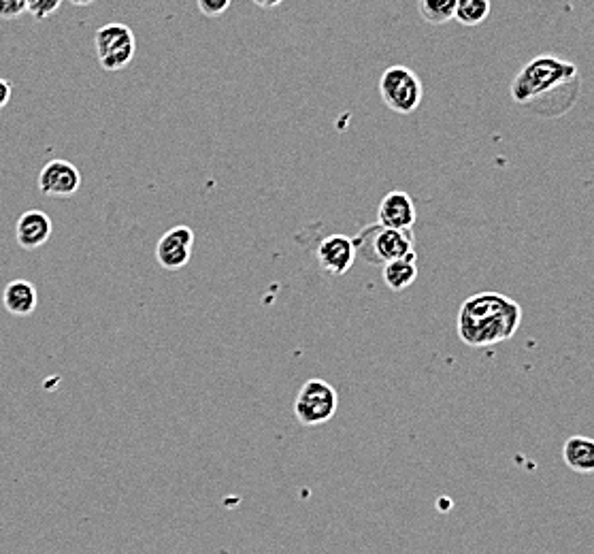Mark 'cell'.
<instances>
[{
    "mask_svg": "<svg viewBox=\"0 0 594 554\" xmlns=\"http://www.w3.org/2000/svg\"><path fill=\"white\" fill-rule=\"evenodd\" d=\"M577 92H580V73H577L575 64L550 54L526 62L511 81L514 101L524 107H533V111L541 116L546 105H552L548 107L550 116H560L556 101L569 109L577 99Z\"/></svg>",
    "mask_w": 594,
    "mask_h": 554,
    "instance_id": "cell-1",
    "label": "cell"
},
{
    "mask_svg": "<svg viewBox=\"0 0 594 554\" xmlns=\"http://www.w3.org/2000/svg\"><path fill=\"white\" fill-rule=\"evenodd\" d=\"M522 307L501 292L484 290L460 305L456 331L469 348H488L509 341L520 329Z\"/></svg>",
    "mask_w": 594,
    "mask_h": 554,
    "instance_id": "cell-2",
    "label": "cell"
},
{
    "mask_svg": "<svg viewBox=\"0 0 594 554\" xmlns=\"http://www.w3.org/2000/svg\"><path fill=\"white\" fill-rule=\"evenodd\" d=\"M356 254L367 260L369 265L382 267L390 260L403 258L416 252L414 231H403V228H388L382 224L365 226L354 237Z\"/></svg>",
    "mask_w": 594,
    "mask_h": 554,
    "instance_id": "cell-3",
    "label": "cell"
},
{
    "mask_svg": "<svg viewBox=\"0 0 594 554\" xmlns=\"http://www.w3.org/2000/svg\"><path fill=\"white\" fill-rule=\"evenodd\" d=\"M379 94H382V101L390 111L399 113V116H409L420 107L424 90L416 71L403 67V64H394L379 79Z\"/></svg>",
    "mask_w": 594,
    "mask_h": 554,
    "instance_id": "cell-4",
    "label": "cell"
},
{
    "mask_svg": "<svg viewBox=\"0 0 594 554\" xmlns=\"http://www.w3.org/2000/svg\"><path fill=\"white\" fill-rule=\"evenodd\" d=\"M94 50L96 60L109 73L122 71L132 62L137 54V39L135 32L126 24L111 22L96 30L94 35Z\"/></svg>",
    "mask_w": 594,
    "mask_h": 554,
    "instance_id": "cell-5",
    "label": "cell"
},
{
    "mask_svg": "<svg viewBox=\"0 0 594 554\" xmlns=\"http://www.w3.org/2000/svg\"><path fill=\"white\" fill-rule=\"evenodd\" d=\"M337 390L324 380H307L294 399V416L303 427H318L337 414Z\"/></svg>",
    "mask_w": 594,
    "mask_h": 554,
    "instance_id": "cell-6",
    "label": "cell"
},
{
    "mask_svg": "<svg viewBox=\"0 0 594 554\" xmlns=\"http://www.w3.org/2000/svg\"><path fill=\"white\" fill-rule=\"evenodd\" d=\"M194 239L196 237L190 226H173L171 231H167L158 239V246H156L158 265L167 271L184 269L192 258Z\"/></svg>",
    "mask_w": 594,
    "mask_h": 554,
    "instance_id": "cell-7",
    "label": "cell"
},
{
    "mask_svg": "<svg viewBox=\"0 0 594 554\" xmlns=\"http://www.w3.org/2000/svg\"><path fill=\"white\" fill-rule=\"evenodd\" d=\"M79 186L81 173L69 160H49L39 173V190L45 197H73Z\"/></svg>",
    "mask_w": 594,
    "mask_h": 554,
    "instance_id": "cell-8",
    "label": "cell"
},
{
    "mask_svg": "<svg viewBox=\"0 0 594 554\" xmlns=\"http://www.w3.org/2000/svg\"><path fill=\"white\" fill-rule=\"evenodd\" d=\"M356 246L354 239L348 235H328L320 241L316 250V260L322 271L328 275L341 277L348 273L356 260Z\"/></svg>",
    "mask_w": 594,
    "mask_h": 554,
    "instance_id": "cell-9",
    "label": "cell"
},
{
    "mask_svg": "<svg viewBox=\"0 0 594 554\" xmlns=\"http://www.w3.org/2000/svg\"><path fill=\"white\" fill-rule=\"evenodd\" d=\"M418 220L416 214V203L403 190H392L379 203L377 209V224L388 226V228H403V231H411Z\"/></svg>",
    "mask_w": 594,
    "mask_h": 554,
    "instance_id": "cell-10",
    "label": "cell"
},
{
    "mask_svg": "<svg viewBox=\"0 0 594 554\" xmlns=\"http://www.w3.org/2000/svg\"><path fill=\"white\" fill-rule=\"evenodd\" d=\"M52 231H54L52 218H49L41 209H30L20 216L18 226H15V237H18L20 248L37 250L49 241Z\"/></svg>",
    "mask_w": 594,
    "mask_h": 554,
    "instance_id": "cell-11",
    "label": "cell"
},
{
    "mask_svg": "<svg viewBox=\"0 0 594 554\" xmlns=\"http://www.w3.org/2000/svg\"><path fill=\"white\" fill-rule=\"evenodd\" d=\"M37 288L28 280H13L3 290V305L13 316H30L37 309Z\"/></svg>",
    "mask_w": 594,
    "mask_h": 554,
    "instance_id": "cell-12",
    "label": "cell"
},
{
    "mask_svg": "<svg viewBox=\"0 0 594 554\" xmlns=\"http://www.w3.org/2000/svg\"><path fill=\"white\" fill-rule=\"evenodd\" d=\"M382 280L392 292L407 290L411 284L418 280V258L416 252H411L403 258L390 260L382 265Z\"/></svg>",
    "mask_w": 594,
    "mask_h": 554,
    "instance_id": "cell-13",
    "label": "cell"
},
{
    "mask_svg": "<svg viewBox=\"0 0 594 554\" xmlns=\"http://www.w3.org/2000/svg\"><path fill=\"white\" fill-rule=\"evenodd\" d=\"M563 461L575 474L594 471V439L586 435H573L563 446Z\"/></svg>",
    "mask_w": 594,
    "mask_h": 554,
    "instance_id": "cell-14",
    "label": "cell"
},
{
    "mask_svg": "<svg viewBox=\"0 0 594 554\" xmlns=\"http://www.w3.org/2000/svg\"><path fill=\"white\" fill-rule=\"evenodd\" d=\"M490 15V0H456L454 20L462 26H480Z\"/></svg>",
    "mask_w": 594,
    "mask_h": 554,
    "instance_id": "cell-15",
    "label": "cell"
},
{
    "mask_svg": "<svg viewBox=\"0 0 594 554\" xmlns=\"http://www.w3.org/2000/svg\"><path fill=\"white\" fill-rule=\"evenodd\" d=\"M418 11L428 24H448L454 20L456 0H418Z\"/></svg>",
    "mask_w": 594,
    "mask_h": 554,
    "instance_id": "cell-16",
    "label": "cell"
},
{
    "mask_svg": "<svg viewBox=\"0 0 594 554\" xmlns=\"http://www.w3.org/2000/svg\"><path fill=\"white\" fill-rule=\"evenodd\" d=\"M198 11H201L205 18H218V15L226 13L233 5V0H196Z\"/></svg>",
    "mask_w": 594,
    "mask_h": 554,
    "instance_id": "cell-17",
    "label": "cell"
},
{
    "mask_svg": "<svg viewBox=\"0 0 594 554\" xmlns=\"http://www.w3.org/2000/svg\"><path fill=\"white\" fill-rule=\"evenodd\" d=\"M60 5H62V0H35V3L28 7V13L35 20H45L52 13H56L60 9Z\"/></svg>",
    "mask_w": 594,
    "mask_h": 554,
    "instance_id": "cell-18",
    "label": "cell"
},
{
    "mask_svg": "<svg viewBox=\"0 0 594 554\" xmlns=\"http://www.w3.org/2000/svg\"><path fill=\"white\" fill-rule=\"evenodd\" d=\"M26 13L24 0H0V20H15Z\"/></svg>",
    "mask_w": 594,
    "mask_h": 554,
    "instance_id": "cell-19",
    "label": "cell"
},
{
    "mask_svg": "<svg viewBox=\"0 0 594 554\" xmlns=\"http://www.w3.org/2000/svg\"><path fill=\"white\" fill-rule=\"evenodd\" d=\"M9 101H11V84L7 79H0V109L7 107Z\"/></svg>",
    "mask_w": 594,
    "mask_h": 554,
    "instance_id": "cell-20",
    "label": "cell"
},
{
    "mask_svg": "<svg viewBox=\"0 0 594 554\" xmlns=\"http://www.w3.org/2000/svg\"><path fill=\"white\" fill-rule=\"evenodd\" d=\"M254 5H258L260 9H275L284 3V0H252Z\"/></svg>",
    "mask_w": 594,
    "mask_h": 554,
    "instance_id": "cell-21",
    "label": "cell"
},
{
    "mask_svg": "<svg viewBox=\"0 0 594 554\" xmlns=\"http://www.w3.org/2000/svg\"><path fill=\"white\" fill-rule=\"evenodd\" d=\"M69 3H73L75 7H88V5L96 3V0H69Z\"/></svg>",
    "mask_w": 594,
    "mask_h": 554,
    "instance_id": "cell-22",
    "label": "cell"
},
{
    "mask_svg": "<svg viewBox=\"0 0 594 554\" xmlns=\"http://www.w3.org/2000/svg\"><path fill=\"white\" fill-rule=\"evenodd\" d=\"M24 3H26V11H28V7H30L32 3H35V0H24Z\"/></svg>",
    "mask_w": 594,
    "mask_h": 554,
    "instance_id": "cell-23",
    "label": "cell"
}]
</instances>
